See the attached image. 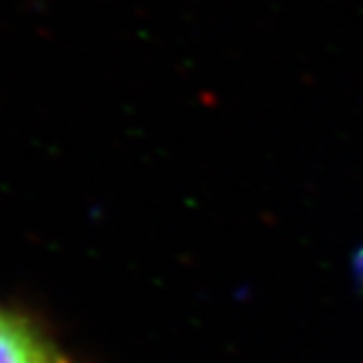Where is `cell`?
Here are the masks:
<instances>
[{
	"mask_svg": "<svg viewBox=\"0 0 363 363\" xmlns=\"http://www.w3.org/2000/svg\"><path fill=\"white\" fill-rule=\"evenodd\" d=\"M0 363H70L60 348L16 315L0 311Z\"/></svg>",
	"mask_w": 363,
	"mask_h": 363,
	"instance_id": "obj_1",
	"label": "cell"
}]
</instances>
